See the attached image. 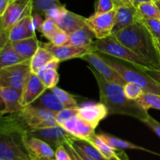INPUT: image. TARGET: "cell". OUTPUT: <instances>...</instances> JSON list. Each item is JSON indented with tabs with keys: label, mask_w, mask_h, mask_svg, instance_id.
I'll list each match as a JSON object with an SVG mask.
<instances>
[{
	"label": "cell",
	"mask_w": 160,
	"mask_h": 160,
	"mask_svg": "<svg viewBox=\"0 0 160 160\" xmlns=\"http://www.w3.org/2000/svg\"><path fill=\"white\" fill-rule=\"evenodd\" d=\"M88 68L95 76L98 84L100 102L107 107L109 114L129 116L142 122L148 117V112L140 107L136 101L127 98L123 86L108 81L91 66Z\"/></svg>",
	"instance_id": "6da1fadb"
},
{
	"label": "cell",
	"mask_w": 160,
	"mask_h": 160,
	"mask_svg": "<svg viewBox=\"0 0 160 160\" xmlns=\"http://www.w3.org/2000/svg\"><path fill=\"white\" fill-rule=\"evenodd\" d=\"M112 35L133 52L151 64L153 68L160 70V55L154 38L142 23L134 22Z\"/></svg>",
	"instance_id": "7a4b0ae2"
},
{
	"label": "cell",
	"mask_w": 160,
	"mask_h": 160,
	"mask_svg": "<svg viewBox=\"0 0 160 160\" xmlns=\"http://www.w3.org/2000/svg\"><path fill=\"white\" fill-rule=\"evenodd\" d=\"M25 134L0 117V159L31 160L24 142Z\"/></svg>",
	"instance_id": "3957f363"
},
{
	"label": "cell",
	"mask_w": 160,
	"mask_h": 160,
	"mask_svg": "<svg viewBox=\"0 0 160 160\" xmlns=\"http://www.w3.org/2000/svg\"><path fill=\"white\" fill-rule=\"evenodd\" d=\"M92 48L94 52L125 61L137 67L154 69L151 64L142 59L128 47L120 43L112 34L106 38L96 39L92 44Z\"/></svg>",
	"instance_id": "277c9868"
},
{
	"label": "cell",
	"mask_w": 160,
	"mask_h": 160,
	"mask_svg": "<svg viewBox=\"0 0 160 160\" xmlns=\"http://www.w3.org/2000/svg\"><path fill=\"white\" fill-rule=\"evenodd\" d=\"M99 54L112 68L120 73L127 82L136 83L143 88L145 92H152L160 95V84L146 74L142 70V67H137L131 63V66H128L117 61L115 59H110L107 55L102 53Z\"/></svg>",
	"instance_id": "5b68a950"
},
{
	"label": "cell",
	"mask_w": 160,
	"mask_h": 160,
	"mask_svg": "<svg viewBox=\"0 0 160 160\" xmlns=\"http://www.w3.org/2000/svg\"><path fill=\"white\" fill-rule=\"evenodd\" d=\"M30 59L0 70V87H8L22 91L31 74Z\"/></svg>",
	"instance_id": "8992f818"
},
{
	"label": "cell",
	"mask_w": 160,
	"mask_h": 160,
	"mask_svg": "<svg viewBox=\"0 0 160 160\" xmlns=\"http://www.w3.org/2000/svg\"><path fill=\"white\" fill-rule=\"evenodd\" d=\"M45 18L52 20L61 30L68 34L86 25L85 17L68 10L64 5L48 11L45 15Z\"/></svg>",
	"instance_id": "52a82bcc"
},
{
	"label": "cell",
	"mask_w": 160,
	"mask_h": 160,
	"mask_svg": "<svg viewBox=\"0 0 160 160\" xmlns=\"http://www.w3.org/2000/svg\"><path fill=\"white\" fill-rule=\"evenodd\" d=\"M30 131L58 125L56 113L41 107L29 105L20 110Z\"/></svg>",
	"instance_id": "ba28073f"
},
{
	"label": "cell",
	"mask_w": 160,
	"mask_h": 160,
	"mask_svg": "<svg viewBox=\"0 0 160 160\" xmlns=\"http://www.w3.org/2000/svg\"><path fill=\"white\" fill-rule=\"evenodd\" d=\"M26 135L44 141L49 145L54 151L61 145L76 138L60 125L29 131Z\"/></svg>",
	"instance_id": "9c48e42d"
},
{
	"label": "cell",
	"mask_w": 160,
	"mask_h": 160,
	"mask_svg": "<svg viewBox=\"0 0 160 160\" xmlns=\"http://www.w3.org/2000/svg\"><path fill=\"white\" fill-rule=\"evenodd\" d=\"M117 8L104 13H94L86 18L85 24L95 34L96 39H103L112 34Z\"/></svg>",
	"instance_id": "30bf717a"
},
{
	"label": "cell",
	"mask_w": 160,
	"mask_h": 160,
	"mask_svg": "<svg viewBox=\"0 0 160 160\" xmlns=\"http://www.w3.org/2000/svg\"><path fill=\"white\" fill-rule=\"evenodd\" d=\"M83 60L86 61L90 64L91 67L95 69L102 77L110 82L117 83L123 86L127 81L120 76V73L114 68H112L98 52H92L87 53L81 58Z\"/></svg>",
	"instance_id": "8fae6325"
},
{
	"label": "cell",
	"mask_w": 160,
	"mask_h": 160,
	"mask_svg": "<svg viewBox=\"0 0 160 160\" xmlns=\"http://www.w3.org/2000/svg\"><path fill=\"white\" fill-rule=\"evenodd\" d=\"M32 15V0H12L2 17L3 27L9 30L24 17Z\"/></svg>",
	"instance_id": "7c38bea8"
},
{
	"label": "cell",
	"mask_w": 160,
	"mask_h": 160,
	"mask_svg": "<svg viewBox=\"0 0 160 160\" xmlns=\"http://www.w3.org/2000/svg\"><path fill=\"white\" fill-rule=\"evenodd\" d=\"M46 89L39 77L31 72L21 91V106L24 107L31 105Z\"/></svg>",
	"instance_id": "4fadbf2b"
},
{
	"label": "cell",
	"mask_w": 160,
	"mask_h": 160,
	"mask_svg": "<svg viewBox=\"0 0 160 160\" xmlns=\"http://www.w3.org/2000/svg\"><path fill=\"white\" fill-rule=\"evenodd\" d=\"M41 45L51 52L55 58L59 59L60 62L73 59V58H81L87 53L94 52L92 45L88 48H80V47L72 46V45H54L51 42L41 44Z\"/></svg>",
	"instance_id": "5bb4252c"
},
{
	"label": "cell",
	"mask_w": 160,
	"mask_h": 160,
	"mask_svg": "<svg viewBox=\"0 0 160 160\" xmlns=\"http://www.w3.org/2000/svg\"><path fill=\"white\" fill-rule=\"evenodd\" d=\"M61 126L78 139L88 141L95 134V128L81 118L78 113L62 123Z\"/></svg>",
	"instance_id": "9a60e30c"
},
{
	"label": "cell",
	"mask_w": 160,
	"mask_h": 160,
	"mask_svg": "<svg viewBox=\"0 0 160 160\" xmlns=\"http://www.w3.org/2000/svg\"><path fill=\"white\" fill-rule=\"evenodd\" d=\"M78 113L93 128H96L100 121L109 115L107 107L103 103H88L79 106Z\"/></svg>",
	"instance_id": "2e32d148"
},
{
	"label": "cell",
	"mask_w": 160,
	"mask_h": 160,
	"mask_svg": "<svg viewBox=\"0 0 160 160\" xmlns=\"http://www.w3.org/2000/svg\"><path fill=\"white\" fill-rule=\"evenodd\" d=\"M24 142L31 159H55V151L44 141L25 134Z\"/></svg>",
	"instance_id": "e0dca14e"
},
{
	"label": "cell",
	"mask_w": 160,
	"mask_h": 160,
	"mask_svg": "<svg viewBox=\"0 0 160 160\" xmlns=\"http://www.w3.org/2000/svg\"><path fill=\"white\" fill-rule=\"evenodd\" d=\"M35 35L34 17L28 16L16 23L9 29V42H16Z\"/></svg>",
	"instance_id": "ac0fdd59"
},
{
	"label": "cell",
	"mask_w": 160,
	"mask_h": 160,
	"mask_svg": "<svg viewBox=\"0 0 160 160\" xmlns=\"http://www.w3.org/2000/svg\"><path fill=\"white\" fill-rule=\"evenodd\" d=\"M137 7L134 5H128L117 8L115 23L112 34L117 33L129 25L132 24L136 20Z\"/></svg>",
	"instance_id": "d6986e66"
},
{
	"label": "cell",
	"mask_w": 160,
	"mask_h": 160,
	"mask_svg": "<svg viewBox=\"0 0 160 160\" xmlns=\"http://www.w3.org/2000/svg\"><path fill=\"white\" fill-rule=\"evenodd\" d=\"M0 95L6 106L5 115L13 113L23 109L20 104L21 91L8 87H0Z\"/></svg>",
	"instance_id": "ffe728a7"
},
{
	"label": "cell",
	"mask_w": 160,
	"mask_h": 160,
	"mask_svg": "<svg viewBox=\"0 0 160 160\" xmlns=\"http://www.w3.org/2000/svg\"><path fill=\"white\" fill-rule=\"evenodd\" d=\"M95 38V34L92 31L84 26L69 34L68 42L66 45L80 48H88L92 45Z\"/></svg>",
	"instance_id": "44dd1931"
},
{
	"label": "cell",
	"mask_w": 160,
	"mask_h": 160,
	"mask_svg": "<svg viewBox=\"0 0 160 160\" xmlns=\"http://www.w3.org/2000/svg\"><path fill=\"white\" fill-rule=\"evenodd\" d=\"M31 105L36 107L48 109L54 113L66 108V106L59 101V98L49 88H47Z\"/></svg>",
	"instance_id": "7402d4cb"
},
{
	"label": "cell",
	"mask_w": 160,
	"mask_h": 160,
	"mask_svg": "<svg viewBox=\"0 0 160 160\" xmlns=\"http://www.w3.org/2000/svg\"><path fill=\"white\" fill-rule=\"evenodd\" d=\"M40 44L36 35L28 38L11 42L13 49L25 60L31 59L39 48Z\"/></svg>",
	"instance_id": "603a6c76"
},
{
	"label": "cell",
	"mask_w": 160,
	"mask_h": 160,
	"mask_svg": "<svg viewBox=\"0 0 160 160\" xmlns=\"http://www.w3.org/2000/svg\"><path fill=\"white\" fill-rule=\"evenodd\" d=\"M98 137L106 142L108 145L113 148L116 150H125V149H134V150H141V151L147 152L154 153L152 152L149 151L148 149L143 148L140 145H135L134 143L128 142V141L123 140L119 138L115 137L113 135H111L109 134H98ZM155 154V153H154Z\"/></svg>",
	"instance_id": "cb8c5ba5"
},
{
	"label": "cell",
	"mask_w": 160,
	"mask_h": 160,
	"mask_svg": "<svg viewBox=\"0 0 160 160\" xmlns=\"http://www.w3.org/2000/svg\"><path fill=\"white\" fill-rule=\"evenodd\" d=\"M54 59L55 56H53L52 53L45 47L42 46L40 44L39 48L30 59V67H31V72L37 74L38 71L42 67H43Z\"/></svg>",
	"instance_id": "d4e9b609"
},
{
	"label": "cell",
	"mask_w": 160,
	"mask_h": 160,
	"mask_svg": "<svg viewBox=\"0 0 160 160\" xmlns=\"http://www.w3.org/2000/svg\"><path fill=\"white\" fill-rule=\"evenodd\" d=\"M23 61H25V59L13 49L10 42L0 52V70Z\"/></svg>",
	"instance_id": "484cf974"
},
{
	"label": "cell",
	"mask_w": 160,
	"mask_h": 160,
	"mask_svg": "<svg viewBox=\"0 0 160 160\" xmlns=\"http://www.w3.org/2000/svg\"><path fill=\"white\" fill-rule=\"evenodd\" d=\"M149 18L160 20L159 9L153 1L142 2L137 6V15H136L135 21L142 19Z\"/></svg>",
	"instance_id": "4316f807"
},
{
	"label": "cell",
	"mask_w": 160,
	"mask_h": 160,
	"mask_svg": "<svg viewBox=\"0 0 160 160\" xmlns=\"http://www.w3.org/2000/svg\"><path fill=\"white\" fill-rule=\"evenodd\" d=\"M62 6L59 0H32V14L45 17L48 11Z\"/></svg>",
	"instance_id": "83f0119b"
},
{
	"label": "cell",
	"mask_w": 160,
	"mask_h": 160,
	"mask_svg": "<svg viewBox=\"0 0 160 160\" xmlns=\"http://www.w3.org/2000/svg\"><path fill=\"white\" fill-rule=\"evenodd\" d=\"M136 102L144 110L148 112L149 109H155L160 110V95L152 92H145L137 100Z\"/></svg>",
	"instance_id": "f1b7e54d"
},
{
	"label": "cell",
	"mask_w": 160,
	"mask_h": 160,
	"mask_svg": "<svg viewBox=\"0 0 160 160\" xmlns=\"http://www.w3.org/2000/svg\"><path fill=\"white\" fill-rule=\"evenodd\" d=\"M74 145L79 147L86 155L89 157L92 158L95 160H109L107 158L105 157L102 154L99 152V150L96 148L94 145H92L90 142L82 139L75 138L72 141Z\"/></svg>",
	"instance_id": "f546056e"
},
{
	"label": "cell",
	"mask_w": 160,
	"mask_h": 160,
	"mask_svg": "<svg viewBox=\"0 0 160 160\" xmlns=\"http://www.w3.org/2000/svg\"><path fill=\"white\" fill-rule=\"evenodd\" d=\"M37 75L42 80V83L46 88H52L57 85L59 82V75L57 70L55 69H46V70H40L38 71Z\"/></svg>",
	"instance_id": "4dcf8cb0"
},
{
	"label": "cell",
	"mask_w": 160,
	"mask_h": 160,
	"mask_svg": "<svg viewBox=\"0 0 160 160\" xmlns=\"http://www.w3.org/2000/svg\"><path fill=\"white\" fill-rule=\"evenodd\" d=\"M88 141L90 142L92 145H95V146L99 150L100 152H101L105 157L107 158L108 159H109L110 158H112V156H116V155L117 154L118 150L114 149L113 148H112V147H110L109 145H108L106 142H103V141L98 137V134H95Z\"/></svg>",
	"instance_id": "1f68e13d"
},
{
	"label": "cell",
	"mask_w": 160,
	"mask_h": 160,
	"mask_svg": "<svg viewBox=\"0 0 160 160\" xmlns=\"http://www.w3.org/2000/svg\"><path fill=\"white\" fill-rule=\"evenodd\" d=\"M53 93L56 95V96L59 98V101L66 106V108H78L79 106L78 104V102L75 99L73 95L70 94L69 92H66L63 89H61L58 88L57 86L51 88Z\"/></svg>",
	"instance_id": "d6a6232c"
},
{
	"label": "cell",
	"mask_w": 160,
	"mask_h": 160,
	"mask_svg": "<svg viewBox=\"0 0 160 160\" xmlns=\"http://www.w3.org/2000/svg\"><path fill=\"white\" fill-rule=\"evenodd\" d=\"M59 29L60 28L57 26V24L52 20L48 18H45L38 28V31L49 42Z\"/></svg>",
	"instance_id": "836d02e7"
},
{
	"label": "cell",
	"mask_w": 160,
	"mask_h": 160,
	"mask_svg": "<svg viewBox=\"0 0 160 160\" xmlns=\"http://www.w3.org/2000/svg\"><path fill=\"white\" fill-rule=\"evenodd\" d=\"M123 88L127 98L128 99L134 100V101L140 98L145 92L143 88L134 82H127L123 86Z\"/></svg>",
	"instance_id": "e575fe53"
},
{
	"label": "cell",
	"mask_w": 160,
	"mask_h": 160,
	"mask_svg": "<svg viewBox=\"0 0 160 160\" xmlns=\"http://www.w3.org/2000/svg\"><path fill=\"white\" fill-rule=\"evenodd\" d=\"M135 22H140L147 28L152 38L156 40H160V20L154 18L142 19Z\"/></svg>",
	"instance_id": "d590c367"
},
{
	"label": "cell",
	"mask_w": 160,
	"mask_h": 160,
	"mask_svg": "<svg viewBox=\"0 0 160 160\" xmlns=\"http://www.w3.org/2000/svg\"><path fill=\"white\" fill-rule=\"evenodd\" d=\"M78 108H65L56 113V120L58 125H62L78 113Z\"/></svg>",
	"instance_id": "8d00e7d4"
},
{
	"label": "cell",
	"mask_w": 160,
	"mask_h": 160,
	"mask_svg": "<svg viewBox=\"0 0 160 160\" xmlns=\"http://www.w3.org/2000/svg\"><path fill=\"white\" fill-rule=\"evenodd\" d=\"M116 9L112 0H95V13H104Z\"/></svg>",
	"instance_id": "74e56055"
},
{
	"label": "cell",
	"mask_w": 160,
	"mask_h": 160,
	"mask_svg": "<svg viewBox=\"0 0 160 160\" xmlns=\"http://www.w3.org/2000/svg\"><path fill=\"white\" fill-rule=\"evenodd\" d=\"M68 39L69 34L67 33H66L64 31H62V30L59 29L56 33V34L53 36L52 38L51 39V41L49 42H51L52 45L59 46V45H66L67 42H68Z\"/></svg>",
	"instance_id": "f35d334b"
},
{
	"label": "cell",
	"mask_w": 160,
	"mask_h": 160,
	"mask_svg": "<svg viewBox=\"0 0 160 160\" xmlns=\"http://www.w3.org/2000/svg\"><path fill=\"white\" fill-rule=\"evenodd\" d=\"M9 42V31L3 27L2 17H0V52Z\"/></svg>",
	"instance_id": "ab89813d"
},
{
	"label": "cell",
	"mask_w": 160,
	"mask_h": 160,
	"mask_svg": "<svg viewBox=\"0 0 160 160\" xmlns=\"http://www.w3.org/2000/svg\"><path fill=\"white\" fill-rule=\"evenodd\" d=\"M142 123H144L148 128H151L153 132L156 134H157L160 138V123L159 121H157L156 119L153 118L152 116L148 115V117L145 120H143Z\"/></svg>",
	"instance_id": "60d3db41"
},
{
	"label": "cell",
	"mask_w": 160,
	"mask_h": 160,
	"mask_svg": "<svg viewBox=\"0 0 160 160\" xmlns=\"http://www.w3.org/2000/svg\"><path fill=\"white\" fill-rule=\"evenodd\" d=\"M55 160H73V159L63 145L55 150Z\"/></svg>",
	"instance_id": "b9f144b4"
},
{
	"label": "cell",
	"mask_w": 160,
	"mask_h": 160,
	"mask_svg": "<svg viewBox=\"0 0 160 160\" xmlns=\"http://www.w3.org/2000/svg\"><path fill=\"white\" fill-rule=\"evenodd\" d=\"M142 70L145 72L146 74L151 77L155 81L160 84V70H156V69H149V68H142Z\"/></svg>",
	"instance_id": "7bdbcfd3"
},
{
	"label": "cell",
	"mask_w": 160,
	"mask_h": 160,
	"mask_svg": "<svg viewBox=\"0 0 160 160\" xmlns=\"http://www.w3.org/2000/svg\"><path fill=\"white\" fill-rule=\"evenodd\" d=\"M72 141H70V142H67V143L64 144V146H65V148H67V152L70 153V155L73 158V159H75L76 160H83L82 159H81V156H79V154L77 152V151L75 150L74 147L73 146Z\"/></svg>",
	"instance_id": "ee69618b"
},
{
	"label": "cell",
	"mask_w": 160,
	"mask_h": 160,
	"mask_svg": "<svg viewBox=\"0 0 160 160\" xmlns=\"http://www.w3.org/2000/svg\"><path fill=\"white\" fill-rule=\"evenodd\" d=\"M59 62H60V61L58 59H56V58H55L54 59L50 61L49 62H48L46 65L44 66V67H42L41 69H42V70H46V69H55V70H58V67H59Z\"/></svg>",
	"instance_id": "f6af8a7d"
},
{
	"label": "cell",
	"mask_w": 160,
	"mask_h": 160,
	"mask_svg": "<svg viewBox=\"0 0 160 160\" xmlns=\"http://www.w3.org/2000/svg\"><path fill=\"white\" fill-rule=\"evenodd\" d=\"M12 1V0H0V17H2L6 8Z\"/></svg>",
	"instance_id": "bcb514c9"
},
{
	"label": "cell",
	"mask_w": 160,
	"mask_h": 160,
	"mask_svg": "<svg viewBox=\"0 0 160 160\" xmlns=\"http://www.w3.org/2000/svg\"><path fill=\"white\" fill-rule=\"evenodd\" d=\"M72 144H73V146L74 147V148H75V150H76V151H77V152H78V154H79V156H81V159H82L83 160H95V159H92V158L89 157V156H88V155H86L85 153H84V152H83L82 150H81V148H79V147H78L76 145H74V144L73 143V142H72Z\"/></svg>",
	"instance_id": "7dc6e473"
},
{
	"label": "cell",
	"mask_w": 160,
	"mask_h": 160,
	"mask_svg": "<svg viewBox=\"0 0 160 160\" xmlns=\"http://www.w3.org/2000/svg\"><path fill=\"white\" fill-rule=\"evenodd\" d=\"M116 8L120 7L123 6H128V5H133L131 0H112Z\"/></svg>",
	"instance_id": "c3c4849f"
},
{
	"label": "cell",
	"mask_w": 160,
	"mask_h": 160,
	"mask_svg": "<svg viewBox=\"0 0 160 160\" xmlns=\"http://www.w3.org/2000/svg\"><path fill=\"white\" fill-rule=\"evenodd\" d=\"M5 110H6V106H5L4 102L0 95V117L5 115Z\"/></svg>",
	"instance_id": "681fc988"
},
{
	"label": "cell",
	"mask_w": 160,
	"mask_h": 160,
	"mask_svg": "<svg viewBox=\"0 0 160 160\" xmlns=\"http://www.w3.org/2000/svg\"><path fill=\"white\" fill-rule=\"evenodd\" d=\"M119 151H120V150H118V152ZM118 152H117V154L116 155V156H112V157L110 158L109 160H128V158L127 156H125L123 158L121 156L122 155H123V152L122 153V155H120V153H119Z\"/></svg>",
	"instance_id": "f907efd6"
},
{
	"label": "cell",
	"mask_w": 160,
	"mask_h": 160,
	"mask_svg": "<svg viewBox=\"0 0 160 160\" xmlns=\"http://www.w3.org/2000/svg\"><path fill=\"white\" fill-rule=\"evenodd\" d=\"M151 1H152V0H131L132 4L134 5V6H136V7H137L139 4H141V3L145 2H151Z\"/></svg>",
	"instance_id": "816d5d0a"
},
{
	"label": "cell",
	"mask_w": 160,
	"mask_h": 160,
	"mask_svg": "<svg viewBox=\"0 0 160 160\" xmlns=\"http://www.w3.org/2000/svg\"><path fill=\"white\" fill-rule=\"evenodd\" d=\"M154 42H155V44H156V48H157L158 49V52H159L160 55V40H156V39H154Z\"/></svg>",
	"instance_id": "f5cc1de1"
},
{
	"label": "cell",
	"mask_w": 160,
	"mask_h": 160,
	"mask_svg": "<svg viewBox=\"0 0 160 160\" xmlns=\"http://www.w3.org/2000/svg\"><path fill=\"white\" fill-rule=\"evenodd\" d=\"M154 2H155V4L156 5V6H157L158 9H159V11L160 12V0H157V1Z\"/></svg>",
	"instance_id": "db71d44e"
},
{
	"label": "cell",
	"mask_w": 160,
	"mask_h": 160,
	"mask_svg": "<svg viewBox=\"0 0 160 160\" xmlns=\"http://www.w3.org/2000/svg\"><path fill=\"white\" fill-rule=\"evenodd\" d=\"M31 160H55V159H32Z\"/></svg>",
	"instance_id": "11a10c76"
},
{
	"label": "cell",
	"mask_w": 160,
	"mask_h": 160,
	"mask_svg": "<svg viewBox=\"0 0 160 160\" xmlns=\"http://www.w3.org/2000/svg\"><path fill=\"white\" fill-rule=\"evenodd\" d=\"M71 157H72V156H71ZM72 159H73V160H76V159H73V157H72Z\"/></svg>",
	"instance_id": "9f6ffc18"
},
{
	"label": "cell",
	"mask_w": 160,
	"mask_h": 160,
	"mask_svg": "<svg viewBox=\"0 0 160 160\" xmlns=\"http://www.w3.org/2000/svg\"><path fill=\"white\" fill-rule=\"evenodd\" d=\"M153 2H156V1H157V0H152Z\"/></svg>",
	"instance_id": "6f0895ef"
},
{
	"label": "cell",
	"mask_w": 160,
	"mask_h": 160,
	"mask_svg": "<svg viewBox=\"0 0 160 160\" xmlns=\"http://www.w3.org/2000/svg\"><path fill=\"white\" fill-rule=\"evenodd\" d=\"M0 160H1V159H0Z\"/></svg>",
	"instance_id": "680465c9"
}]
</instances>
